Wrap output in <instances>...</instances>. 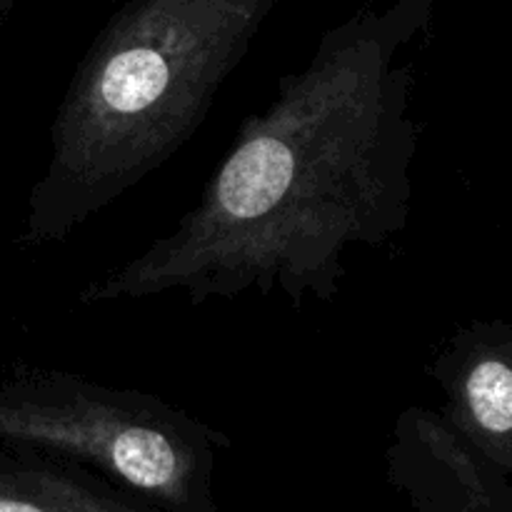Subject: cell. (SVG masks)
Listing matches in <instances>:
<instances>
[{
	"mask_svg": "<svg viewBox=\"0 0 512 512\" xmlns=\"http://www.w3.org/2000/svg\"><path fill=\"white\" fill-rule=\"evenodd\" d=\"M438 0H393L325 30L308 63L240 123L198 203L138 255L78 293L95 308L180 293L333 303L350 248H380L410 220L420 123L410 45Z\"/></svg>",
	"mask_w": 512,
	"mask_h": 512,
	"instance_id": "6da1fadb",
	"label": "cell"
},
{
	"mask_svg": "<svg viewBox=\"0 0 512 512\" xmlns=\"http://www.w3.org/2000/svg\"><path fill=\"white\" fill-rule=\"evenodd\" d=\"M278 3L125 0L55 108L20 243H65L168 163L198 133Z\"/></svg>",
	"mask_w": 512,
	"mask_h": 512,
	"instance_id": "7a4b0ae2",
	"label": "cell"
},
{
	"mask_svg": "<svg viewBox=\"0 0 512 512\" xmlns=\"http://www.w3.org/2000/svg\"><path fill=\"white\" fill-rule=\"evenodd\" d=\"M0 445L83 465L165 512H223L215 475L233 438L160 395L18 368L0 380Z\"/></svg>",
	"mask_w": 512,
	"mask_h": 512,
	"instance_id": "3957f363",
	"label": "cell"
},
{
	"mask_svg": "<svg viewBox=\"0 0 512 512\" xmlns=\"http://www.w3.org/2000/svg\"><path fill=\"white\" fill-rule=\"evenodd\" d=\"M445 395L440 418L498 473L512 475V330L470 325L430 365Z\"/></svg>",
	"mask_w": 512,
	"mask_h": 512,
	"instance_id": "277c9868",
	"label": "cell"
},
{
	"mask_svg": "<svg viewBox=\"0 0 512 512\" xmlns=\"http://www.w3.org/2000/svg\"><path fill=\"white\" fill-rule=\"evenodd\" d=\"M0 512H165L83 465L0 445Z\"/></svg>",
	"mask_w": 512,
	"mask_h": 512,
	"instance_id": "5b68a950",
	"label": "cell"
},
{
	"mask_svg": "<svg viewBox=\"0 0 512 512\" xmlns=\"http://www.w3.org/2000/svg\"><path fill=\"white\" fill-rule=\"evenodd\" d=\"M15 3H18V0H0V25L8 23V18L15 10Z\"/></svg>",
	"mask_w": 512,
	"mask_h": 512,
	"instance_id": "8992f818",
	"label": "cell"
}]
</instances>
